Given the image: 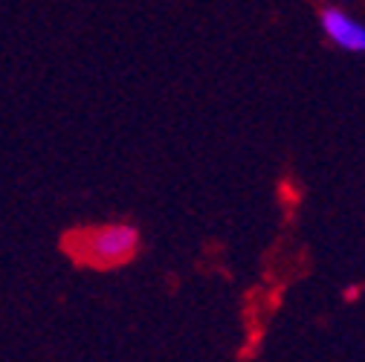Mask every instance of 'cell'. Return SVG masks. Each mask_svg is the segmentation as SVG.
Listing matches in <instances>:
<instances>
[{"mask_svg": "<svg viewBox=\"0 0 365 362\" xmlns=\"http://www.w3.org/2000/svg\"><path fill=\"white\" fill-rule=\"evenodd\" d=\"M67 252L87 267H119L130 261L140 247V232L133 226L113 223V226H99V229H87V232H73L67 238Z\"/></svg>", "mask_w": 365, "mask_h": 362, "instance_id": "6da1fadb", "label": "cell"}, {"mask_svg": "<svg viewBox=\"0 0 365 362\" xmlns=\"http://www.w3.org/2000/svg\"><path fill=\"white\" fill-rule=\"evenodd\" d=\"M322 29L336 47H342L348 53H365V26L359 21H354L348 12L325 9L322 12Z\"/></svg>", "mask_w": 365, "mask_h": 362, "instance_id": "7a4b0ae2", "label": "cell"}, {"mask_svg": "<svg viewBox=\"0 0 365 362\" xmlns=\"http://www.w3.org/2000/svg\"><path fill=\"white\" fill-rule=\"evenodd\" d=\"M342 4H348V0H342Z\"/></svg>", "mask_w": 365, "mask_h": 362, "instance_id": "3957f363", "label": "cell"}]
</instances>
